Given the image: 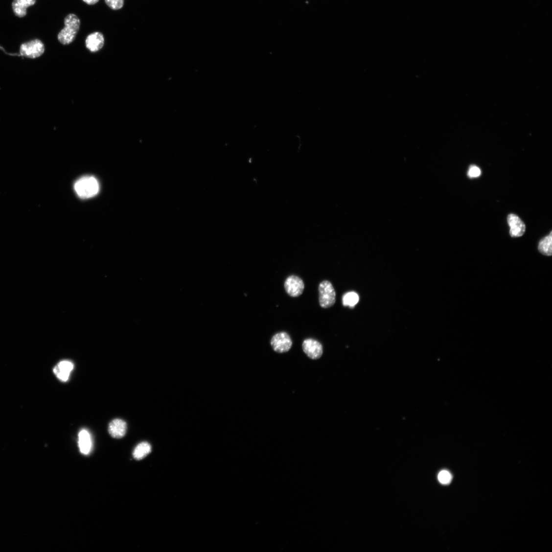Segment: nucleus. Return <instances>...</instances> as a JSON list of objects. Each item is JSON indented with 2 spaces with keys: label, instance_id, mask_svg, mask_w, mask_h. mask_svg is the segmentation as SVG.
Returning a JSON list of instances; mask_svg holds the SVG:
<instances>
[{
  "label": "nucleus",
  "instance_id": "8",
  "mask_svg": "<svg viewBox=\"0 0 552 552\" xmlns=\"http://www.w3.org/2000/svg\"><path fill=\"white\" fill-rule=\"evenodd\" d=\"M507 221L510 227V235L511 237H519L524 234L526 226L518 216L510 214L507 217Z\"/></svg>",
  "mask_w": 552,
  "mask_h": 552
},
{
  "label": "nucleus",
  "instance_id": "6",
  "mask_svg": "<svg viewBox=\"0 0 552 552\" xmlns=\"http://www.w3.org/2000/svg\"><path fill=\"white\" fill-rule=\"evenodd\" d=\"M305 285L303 280L296 275H291L284 282V289L290 296L296 298L303 293Z\"/></svg>",
  "mask_w": 552,
  "mask_h": 552
},
{
  "label": "nucleus",
  "instance_id": "2",
  "mask_svg": "<svg viewBox=\"0 0 552 552\" xmlns=\"http://www.w3.org/2000/svg\"><path fill=\"white\" fill-rule=\"evenodd\" d=\"M74 189L80 198L89 199L95 196L98 193L99 184L95 177L85 176L75 182Z\"/></svg>",
  "mask_w": 552,
  "mask_h": 552
},
{
  "label": "nucleus",
  "instance_id": "19",
  "mask_svg": "<svg viewBox=\"0 0 552 552\" xmlns=\"http://www.w3.org/2000/svg\"><path fill=\"white\" fill-rule=\"evenodd\" d=\"M481 174L480 169L475 165L470 166L468 171V176L471 178L478 177L481 175Z\"/></svg>",
  "mask_w": 552,
  "mask_h": 552
},
{
  "label": "nucleus",
  "instance_id": "13",
  "mask_svg": "<svg viewBox=\"0 0 552 552\" xmlns=\"http://www.w3.org/2000/svg\"><path fill=\"white\" fill-rule=\"evenodd\" d=\"M36 2V0H14L12 7L15 15L19 18L25 17L27 9Z\"/></svg>",
  "mask_w": 552,
  "mask_h": 552
},
{
  "label": "nucleus",
  "instance_id": "7",
  "mask_svg": "<svg viewBox=\"0 0 552 552\" xmlns=\"http://www.w3.org/2000/svg\"><path fill=\"white\" fill-rule=\"evenodd\" d=\"M302 349L308 357L312 360L320 359L323 353V347L318 341L312 339H307L302 343Z\"/></svg>",
  "mask_w": 552,
  "mask_h": 552
},
{
  "label": "nucleus",
  "instance_id": "14",
  "mask_svg": "<svg viewBox=\"0 0 552 552\" xmlns=\"http://www.w3.org/2000/svg\"><path fill=\"white\" fill-rule=\"evenodd\" d=\"M151 450L150 444L146 442H141L135 448L133 452V457L137 460H142L150 453Z\"/></svg>",
  "mask_w": 552,
  "mask_h": 552
},
{
  "label": "nucleus",
  "instance_id": "10",
  "mask_svg": "<svg viewBox=\"0 0 552 552\" xmlns=\"http://www.w3.org/2000/svg\"><path fill=\"white\" fill-rule=\"evenodd\" d=\"M74 369L73 364L69 361H63L57 364L53 369V372L60 381H68L70 373Z\"/></svg>",
  "mask_w": 552,
  "mask_h": 552
},
{
  "label": "nucleus",
  "instance_id": "9",
  "mask_svg": "<svg viewBox=\"0 0 552 552\" xmlns=\"http://www.w3.org/2000/svg\"><path fill=\"white\" fill-rule=\"evenodd\" d=\"M105 44V38L99 32L92 33L86 40L87 48L91 52H96L101 50Z\"/></svg>",
  "mask_w": 552,
  "mask_h": 552
},
{
  "label": "nucleus",
  "instance_id": "15",
  "mask_svg": "<svg viewBox=\"0 0 552 552\" xmlns=\"http://www.w3.org/2000/svg\"><path fill=\"white\" fill-rule=\"evenodd\" d=\"M552 232L549 235L543 238L539 241L538 249L539 251L543 255L547 256L552 255Z\"/></svg>",
  "mask_w": 552,
  "mask_h": 552
},
{
  "label": "nucleus",
  "instance_id": "20",
  "mask_svg": "<svg viewBox=\"0 0 552 552\" xmlns=\"http://www.w3.org/2000/svg\"><path fill=\"white\" fill-rule=\"evenodd\" d=\"M83 1L88 5H94L98 3L99 0H83Z\"/></svg>",
  "mask_w": 552,
  "mask_h": 552
},
{
  "label": "nucleus",
  "instance_id": "17",
  "mask_svg": "<svg viewBox=\"0 0 552 552\" xmlns=\"http://www.w3.org/2000/svg\"><path fill=\"white\" fill-rule=\"evenodd\" d=\"M438 479L441 484L446 485L451 483L452 480V476L449 471L442 470L439 473Z\"/></svg>",
  "mask_w": 552,
  "mask_h": 552
},
{
  "label": "nucleus",
  "instance_id": "4",
  "mask_svg": "<svg viewBox=\"0 0 552 552\" xmlns=\"http://www.w3.org/2000/svg\"><path fill=\"white\" fill-rule=\"evenodd\" d=\"M271 345L275 352L283 353L290 350L293 346V341L288 333L282 331L273 336L271 340Z\"/></svg>",
  "mask_w": 552,
  "mask_h": 552
},
{
  "label": "nucleus",
  "instance_id": "5",
  "mask_svg": "<svg viewBox=\"0 0 552 552\" xmlns=\"http://www.w3.org/2000/svg\"><path fill=\"white\" fill-rule=\"evenodd\" d=\"M45 52V46L43 42L38 39L22 44L20 47V55L35 59L41 56Z\"/></svg>",
  "mask_w": 552,
  "mask_h": 552
},
{
  "label": "nucleus",
  "instance_id": "1",
  "mask_svg": "<svg viewBox=\"0 0 552 552\" xmlns=\"http://www.w3.org/2000/svg\"><path fill=\"white\" fill-rule=\"evenodd\" d=\"M65 27L59 32L57 39L64 45L71 44L75 39L80 27V21L75 14L67 16L64 21Z\"/></svg>",
  "mask_w": 552,
  "mask_h": 552
},
{
  "label": "nucleus",
  "instance_id": "12",
  "mask_svg": "<svg viewBox=\"0 0 552 552\" xmlns=\"http://www.w3.org/2000/svg\"><path fill=\"white\" fill-rule=\"evenodd\" d=\"M78 446L80 452L83 454L88 455L92 447L91 437L89 432L86 430H82L78 434Z\"/></svg>",
  "mask_w": 552,
  "mask_h": 552
},
{
  "label": "nucleus",
  "instance_id": "18",
  "mask_svg": "<svg viewBox=\"0 0 552 552\" xmlns=\"http://www.w3.org/2000/svg\"><path fill=\"white\" fill-rule=\"evenodd\" d=\"M106 4L112 9L117 10L124 5V0H105Z\"/></svg>",
  "mask_w": 552,
  "mask_h": 552
},
{
  "label": "nucleus",
  "instance_id": "16",
  "mask_svg": "<svg viewBox=\"0 0 552 552\" xmlns=\"http://www.w3.org/2000/svg\"><path fill=\"white\" fill-rule=\"evenodd\" d=\"M359 299L358 294L354 292H348L343 296V304L345 306L353 307L358 304Z\"/></svg>",
  "mask_w": 552,
  "mask_h": 552
},
{
  "label": "nucleus",
  "instance_id": "11",
  "mask_svg": "<svg viewBox=\"0 0 552 552\" xmlns=\"http://www.w3.org/2000/svg\"><path fill=\"white\" fill-rule=\"evenodd\" d=\"M127 430V424L123 420L116 419L112 421L109 425V432L114 438H121Z\"/></svg>",
  "mask_w": 552,
  "mask_h": 552
},
{
  "label": "nucleus",
  "instance_id": "3",
  "mask_svg": "<svg viewBox=\"0 0 552 552\" xmlns=\"http://www.w3.org/2000/svg\"><path fill=\"white\" fill-rule=\"evenodd\" d=\"M319 301L322 308H329L335 305L336 293L332 283L328 280L322 281L319 285Z\"/></svg>",
  "mask_w": 552,
  "mask_h": 552
}]
</instances>
